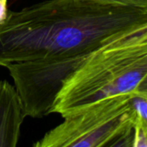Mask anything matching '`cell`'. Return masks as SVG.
Returning a JSON list of instances; mask_svg holds the SVG:
<instances>
[{"label":"cell","mask_w":147,"mask_h":147,"mask_svg":"<svg viewBox=\"0 0 147 147\" xmlns=\"http://www.w3.org/2000/svg\"><path fill=\"white\" fill-rule=\"evenodd\" d=\"M147 22V11L99 0H46L9 11L0 25V66L93 52L109 37Z\"/></svg>","instance_id":"1"},{"label":"cell","mask_w":147,"mask_h":147,"mask_svg":"<svg viewBox=\"0 0 147 147\" xmlns=\"http://www.w3.org/2000/svg\"><path fill=\"white\" fill-rule=\"evenodd\" d=\"M147 76V22L106 39L65 81L52 109L62 117L102 97L134 93Z\"/></svg>","instance_id":"2"},{"label":"cell","mask_w":147,"mask_h":147,"mask_svg":"<svg viewBox=\"0 0 147 147\" xmlns=\"http://www.w3.org/2000/svg\"><path fill=\"white\" fill-rule=\"evenodd\" d=\"M134 96L126 93L105 96L77 109L34 146H130Z\"/></svg>","instance_id":"3"},{"label":"cell","mask_w":147,"mask_h":147,"mask_svg":"<svg viewBox=\"0 0 147 147\" xmlns=\"http://www.w3.org/2000/svg\"><path fill=\"white\" fill-rule=\"evenodd\" d=\"M89 54L31 59L7 65L5 68L14 81L27 116L40 118L51 114L65 81Z\"/></svg>","instance_id":"4"},{"label":"cell","mask_w":147,"mask_h":147,"mask_svg":"<svg viewBox=\"0 0 147 147\" xmlns=\"http://www.w3.org/2000/svg\"><path fill=\"white\" fill-rule=\"evenodd\" d=\"M27 114L21 97L6 80L0 81V147H14L18 143L21 127Z\"/></svg>","instance_id":"5"},{"label":"cell","mask_w":147,"mask_h":147,"mask_svg":"<svg viewBox=\"0 0 147 147\" xmlns=\"http://www.w3.org/2000/svg\"><path fill=\"white\" fill-rule=\"evenodd\" d=\"M147 11V0H99Z\"/></svg>","instance_id":"6"},{"label":"cell","mask_w":147,"mask_h":147,"mask_svg":"<svg viewBox=\"0 0 147 147\" xmlns=\"http://www.w3.org/2000/svg\"><path fill=\"white\" fill-rule=\"evenodd\" d=\"M134 93L138 96H141L147 99V76L135 89Z\"/></svg>","instance_id":"7"},{"label":"cell","mask_w":147,"mask_h":147,"mask_svg":"<svg viewBox=\"0 0 147 147\" xmlns=\"http://www.w3.org/2000/svg\"><path fill=\"white\" fill-rule=\"evenodd\" d=\"M9 11L7 0H0V25L7 19Z\"/></svg>","instance_id":"8"}]
</instances>
